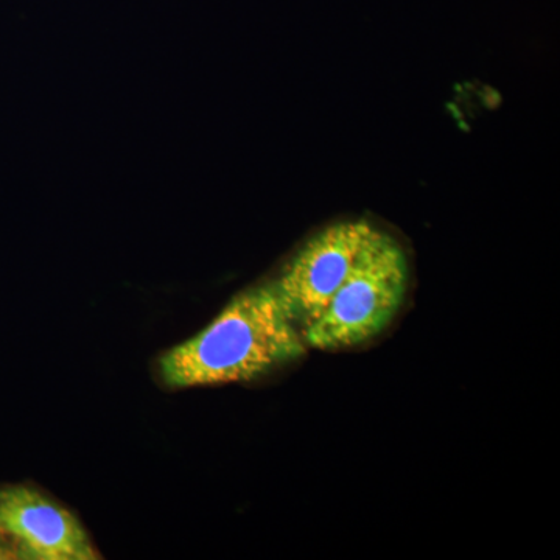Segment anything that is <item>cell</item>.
<instances>
[{
    "label": "cell",
    "instance_id": "cell-3",
    "mask_svg": "<svg viewBox=\"0 0 560 560\" xmlns=\"http://www.w3.org/2000/svg\"><path fill=\"white\" fill-rule=\"evenodd\" d=\"M80 518L31 482L0 485V560H98Z\"/></svg>",
    "mask_w": 560,
    "mask_h": 560
},
{
    "label": "cell",
    "instance_id": "cell-1",
    "mask_svg": "<svg viewBox=\"0 0 560 560\" xmlns=\"http://www.w3.org/2000/svg\"><path fill=\"white\" fill-rule=\"evenodd\" d=\"M311 352L272 279L232 298L209 326L158 359V377L172 390L253 383Z\"/></svg>",
    "mask_w": 560,
    "mask_h": 560
},
{
    "label": "cell",
    "instance_id": "cell-2",
    "mask_svg": "<svg viewBox=\"0 0 560 560\" xmlns=\"http://www.w3.org/2000/svg\"><path fill=\"white\" fill-rule=\"evenodd\" d=\"M410 287L407 254L378 230L326 311L302 335L308 348L341 352L377 340L399 318Z\"/></svg>",
    "mask_w": 560,
    "mask_h": 560
},
{
    "label": "cell",
    "instance_id": "cell-4",
    "mask_svg": "<svg viewBox=\"0 0 560 560\" xmlns=\"http://www.w3.org/2000/svg\"><path fill=\"white\" fill-rule=\"evenodd\" d=\"M378 228L346 220L324 228L272 279L290 318L301 331L319 318Z\"/></svg>",
    "mask_w": 560,
    "mask_h": 560
}]
</instances>
